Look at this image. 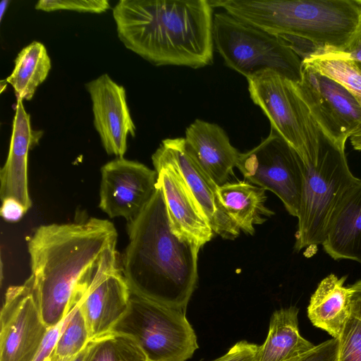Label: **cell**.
<instances>
[{"label":"cell","mask_w":361,"mask_h":361,"mask_svg":"<svg viewBox=\"0 0 361 361\" xmlns=\"http://www.w3.org/2000/svg\"><path fill=\"white\" fill-rule=\"evenodd\" d=\"M109 220L95 217L37 227L27 240L30 279L42 318L49 328L78 301L86 278L104 254L116 246Z\"/></svg>","instance_id":"6da1fadb"},{"label":"cell","mask_w":361,"mask_h":361,"mask_svg":"<svg viewBox=\"0 0 361 361\" xmlns=\"http://www.w3.org/2000/svg\"><path fill=\"white\" fill-rule=\"evenodd\" d=\"M112 13L120 41L154 66L200 68L213 62L209 0H120Z\"/></svg>","instance_id":"7a4b0ae2"},{"label":"cell","mask_w":361,"mask_h":361,"mask_svg":"<svg viewBox=\"0 0 361 361\" xmlns=\"http://www.w3.org/2000/svg\"><path fill=\"white\" fill-rule=\"evenodd\" d=\"M121 270L130 292L186 312L197 281L200 247L171 230L161 190L127 222Z\"/></svg>","instance_id":"3957f363"},{"label":"cell","mask_w":361,"mask_h":361,"mask_svg":"<svg viewBox=\"0 0 361 361\" xmlns=\"http://www.w3.org/2000/svg\"><path fill=\"white\" fill-rule=\"evenodd\" d=\"M233 17L284 40L301 58L361 49L357 0L209 1Z\"/></svg>","instance_id":"277c9868"},{"label":"cell","mask_w":361,"mask_h":361,"mask_svg":"<svg viewBox=\"0 0 361 361\" xmlns=\"http://www.w3.org/2000/svg\"><path fill=\"white\" fill-rule=\"evenodd\" d=\"M298 155L303 189L295 233L298 252L322 244L336 205L357 180L348 167L345 146L336 144L322 132L317 149Z\"/></svg>","instance_id":"5b68a950"},{"label":"cell","mask_w":361,"mask_h":361,"mask_svg":"<svg viewBox=\"0 0 361 361\" xmlns=\"http://www.w3.org/2000/svg\"><path fill=\"white\" fill-rule=\"evenodd\" d=\"M213 39L225 64L246 79L273 71L300 81L302 60L284 40L226 11L214 15Z\"/></svg>","instance_id":"8992f818"},{"label":"cell","mask_w":361,"mask_h":361,"mask_svg":"<svg viewBox=\"0 0 361 361\" xmlns=\"http://www.w3.org/2000/svg\"><path fill=\"white\" fill-rule=\"evenodd\" d=\"M111 331L132 336L149 361H186L198 348L185 312L132 292L126 312Z\"/></svg>","instance_id":"52a82bcc"},{"label":"cell","mask_w":361,"mask_h":361,"mask_svg":"<svg viewBox=\"0 0 361 361\" xmlns=\"http://www.w3.org/2000/svg\"><path fill=\"white\" fill-rule=\"evenodd\" d=\"M247 80L250 98L268 118L271 128L298 154L319 147L321 129L299 96L295 82L273 71Z\"/></svg>","instance_id":"ba28073f"},{"label":"cell","mask_w":361,"mask_h":361,"mask_svg":"<svg viewBox=\"0 0 361 361\" xmlns=\"http://www.w3.org/2000/svg\"><path fill=\"white\" fill-rule=\"evenodd\" d=\"M236 168L247 181L274 193L298 217L303 189L301 159L275 130L271 128L258 145L240 152Z\"/></svg>","instance_id":"9c48e42d"},{"label":"cell","mask_w":361,"mask_h":361,"mask_svg":"<svg viewBox=\"0 0 361 361\" xmlns=\"http://www.w3.org/2000/svg\"><path fill=\"white\" fill-rule=\"evenodd\" d=\"M296 90L322 132L337 145L345 146L361 128V106L340 83L302 63Z\"/></svg>","instance_id":"30bf717a"},{"label":"cell","mask_w":361,"mask_h":361,"mask_svg":"<svg viewBox=\"0 0 361 361\" xmlns=\"http://www.w3.org/2000/svg\"><path fill=\"white\" fill-rule=\"evenodd\" d=\"M0 322V361H33L49 327L42 318L30 277L8 288Z\"/></svg>","instance_id":"8fae6325"},{"label":"cell","mask_w":361,"mask_h":361,"mask_svg":"<svg viewBox=\"0 0 361 361\" xmlns=\"http://www.w3.org/2000/svg\"><path fill=\"white\" fill-rule=\"evenodd\" d=\"M130 297L118 254L113 247L102 257L79 299L90 340L112 330L126 312Z\"/></svg>","instance_id":"7c38bea8"},{"label":"cell","mask_w":361,"mask_h":361,"mask_svg":"<svg viewBox=\"0 0 361 361\" xmlns=\"http://www.w3.org/2000/svg\"><path fill=\"white\" fill-rule=\"evenodd\" d=\"M157 189V173L137 161L116 157L101 168L99 207L126 222L147 206Z\"/></svg>","instance_id":"4fadbf2b"},{"label":"cell","mask_w":361,"mask_h":361,"mask_svg":"<svg viewBox=\"0 0 361 361\" xmlns=\"http://www.w3.org/2000/svg\"><path fill=\"white\" fill-rule=\"evenodd\" d=\"M152 161L172 231L180 239L202 247L215 233L178 169L161 145L152 154Z\"/></svg>","instance_id":"5bb4252c"},{"label":"cell","mask_w":361,"mask_h":361,"mask_svg":"<svg viewBox=\"0 0 361 361\" xmlns=\"http://www.w3.org/2000/svg\"><path fill=\"white\" fill-rule=\"evenodd\" d=\"M85 88L92 101L93 124L104 150L123 157L128 136L135 137L136 133L125 88L106 73L86 83Z\"/></svg>","instance_id":"9a60e30c"},{"label":"cell","mask_w":361,"mask_h":361,"mask_svg":"<svg viewBox=\"0 0 361 361\" xmlns=\"http://www.w3.org/2000/svg\"><path fill=\"white\" fill-rule=\"evenodd\" d=\"M160 145L174 161L214 233L224 239L237 238L240 231L220 207L217 185L200 167L185 138H167Z\"/></svg>","instance_id":"2e32d148"},{"label":"cell","mask_w":361,"mask_h":361,"mask_svg":"<svg viewBox=\"0 0 361 361\" xmlns=\"http://www.w3.org/2000/svg\"><path fill=\"white\" fill-rule=\"evenodd\" d=\"M16 99L8 153L0 170V198H14L29 210L32 202L28 188V154L39 145L44 132L32 128L23 100Z\"/></svg>","instance_id":"e0dca14e"},{"label":"cell","mask_w":361,"mask_h":361,"mask_svg":"<svg viewBox=\"0 0 361 361\" xmlns=\"http://www.w3.org/2000/svg\"><path fill=\"white\" fill-rule=\"evenodd\" d=\"M184 138L200 167L217 186L230 182L240 152L221 126L196 119L186 128Z\"/></svg>","instance_id":"ac0fdd59"},{"label":"cell","mask_w":361,"mask_h":361,"mask_svg":"<svg viewBox=\"0 0 361 361\" xmlns=\"http://www.w3.org/2000/svg\"><path fill=\"white\" fill-rule=\"evenodd\" d=\"M322 245L335 260L350 259L361 264V178L338 200Z\"/></svg>","instance_id":"d6986e66"},{"label":"cell","mask_w":361,"mask_h":361,"mask_svg":"<svg viewBox=\"0 0 361 361\" xmlns=\"http://www.w3.org/2000/svg\"><path fill=\"white\" fill-rule=\"evenodd\" d=\"M345 276L331 274L318 285L307 307L311 323L338 339L351 317V287H346Z\"/></svg>","instance_id":"ffe728a7"},{"label":"cell","mask_w":361,"mask_h":361,"mask_svg":"<svg viewBox=\"0 0 361 361\" xmlns=\"http://www.w3.org/2000/svg\"><path fill=\"white\" fill-rule=\"evenodd\" d=\"M216 196L221 209L245 233L253 235L255 225L262 224L274 214L265 205V190L247 180L217 186Z\"/></svg>","instance_id":"44dd1931"},{"label":"cell","mask_w":361,"mask_h":361,"mask_svg":"<svg viewBox=\"0 0 361 361\" xmlns=\"http://www.w3.org/2000/svg\"><path fill=\"white\" fill-rule=\"evenodd\" d=\"M298 312L295 306L274 312L266 340L259 345V361H288L315 346L300 335Z\"/></svg>","instance_id":"7402d4cb"},{"label":"cell","mask_w":361,"mask_h":361,"mask_svg":"<svg viewBox=\"0 0 361 361\" xmlns=\"http://www.w3.org/2000/svg\"><path fill=\"white\" fill-rule=\"evenodd\" d=\"M51 67V59L42 43L34 41L22 49L14 60L13 71L6 79L13 87L16 99H32Z\"/></svg>","instance_id":"603a6c76"},{"label":"cell","mask_w":361,"mask_h":361,"mask_svg":"<svg viewBox=\"0 0 361 361\" xmlns=\"http://www.w3.org/2000/svg\"><path fill=\"white\" fill-rule=\"evenodd\" d=\"M82 361L149 360L132 336L111 331L88 341Z\"/></svg>","instance_id":"cb8c5ba5"},{"label":"cell","mask_w":361,"mask_h":361,"mask_svg":"<svg viewBox=\"0 0 361 361\" xmlns=\"http://www.w3.org/2000/svg\"><path fill=\"white\" fill-rule=\"evenodd\" d=\"M344 87L361 106V69L357 63L343 54L310 56L302 61Z\"/></svg>","instance_id":"d4e9b609"},{"label":"cell","mask_w":361,"mask_h":361,"mask_svg":"<svg viewBox=\"0 0 361 361\" xmlns=\"http://www.w3.org/2000/svg\"><path fill=\"white\" fill-rule=\"evenodd\" d=\"M82 293L66 315L51 361L68 360L82 351L90 341L87 325L79 307V299Z\"/></svg>","instance_id":"484cf974"},{"label":"cell","mask_w":361,"mask_h":361,"mask_svg":"<svg viewBox=\"0 0 361 361\" xmlns=\"http://www.w3.org/2000/svg\"><path fill=\"white\" fill-rule=\"evenodd\" d=\"M338 340L337 361H361V320L348 321Z\"/></svg>","instance_id":"4316f807"},{"label":"cell","mask_w":361,"mask_h":361,"mask_svg":"<svg viewBox=\"0 0 361 361\" xmlns=\"http://www.w3.org/2000/svg\"><path fill=\"white\" fill-rule=\"evenodd\" d=\"M35 8L46 12L66 10L101 13L109 10L110 4L107 0H40Z\"/></svg>","instance_id":"83f0119b"},{"label":"cell","mask_w":361,"mask_h":361,"mask_svg":"<svg viewBox=\"0 0 361 361\" xmlns=\"http://www.w3.org/2000/svg\"><path fill=\"white\" fill-rule=\"evenodd\" d=\"M338 340L332 338L316 345L312 350L288 361H337Z\"/></svg>","instance_id":"f1b7e54d"},{"label":"cell","mask_w":361,"mask_h":361,"mask_svg":"<svg viewBox=\"0 0 361 361\" xmlns=\"http://www.w3.org/2000/svg\"><path fill=\"white\" fill-rule=\"evenodd\" d=\"M259 345L241 341L221 357L212 361H259Z\"/></svg>","instance_id":"f546056e"},{"label":"cell","mask_w":361,"mask_h":361,"mask_svg":"<svg viewBox=\"0 0 361 361\" xmlns=\"http://www.w3.org/2000/svg\"><path fill=\"white\" fill-rule=\"evenodd\" d=\"M65 317L57 324L49 327L33 361H51L52 355L61 335Z\"/></svg>","instance_id":"4dcf8cb0"},{"label":"cell","mask_w":361,"mask_h":361,"mask_svg":"<svg viewBox=\"0 0 361 361\" xmlns=\"http://www.w3.org/2000/svg\"><path fill=\"white\" fill-rule=\"evenodd\" d=\"M27 211L19 201L9 197L2 200L0 214L4 220L16 222L21 219Z\"/></svg>","instance_id":"1f68e13d"},{"label":"cell","mask_w":361,"mask_h":361,"mask_svg":"<svg viewBox=\"0 0 361 361\" xmlns=\"http://www.w3.org/2000/svg\"><path fill=\"white\" fill-rule=\"evenodd\" d=\"M351 296V316L361 320V279L350 286Z\"/></svg>","instance_id":"d6a6232c"},{"label":"cell","mask_w":361,"mask_h":361,"mask_svg":"<svg viewBox=\"0 0 361 361\" xmlns=\"http://www.w3.org/2000/svg\"><path fill=\"white\" fill-rule=\"evenodd\" d=\"M350 140L353 147L361 151V128L350 135Z\"/></svg>","instance_id":"836d02e7"},{"label":"cell","mask_w":361,"mask_h":361,"mask_svg":"<svg viewBox=\"0 0 361 361\" xmlns=\"http://www.w3.org/2000/svg\"><path fill=\"white\" fill-rule=\"evenodd\" d=\"M346 57L351 59L356 62L361 63V49L350 54H343Z\"/></svg>","instance_id":"e575fe53"},{"label":"cell","mask_w":361,"mask_h":361,"mask_svg":"<svg viewBox=\"0 0 361 361\" xmlns=\"http://www.w3.org/2000/svg\"><path fill=\"white\" fill-rule=\"evenodd\" d=\"M9 3H10V1H8V0H4V1H1L0 3V21L1 22L4 18V15L7 9V7H8Z\"/></svg>","instance_id":"d590c367"},{"label":"cell","mask_w":361,"mask_h":361,"mask_svg":"<svg viewBox=\"0 0 361 361\" xmlns=\"http://www.w3.org/2000/svg\"><path fill=\"white\" fill-rule=\"evenodd\" d=\"M85 348L78 354L75 355L67 361H82L84 357Z\"/></svg>","instance_id":"8d00e7d4"},{"label":"cell","mask_w":361,"mask_h":361,"mask_svg":"<svg viewBox=\"0 0 361 361\" xmlns=\"http://www.w3.org/2000/svg\"><path fill=\"white\" fill-rule=\"evenodd\" d=\"M3 82H4L3 80H1V82H0L1 83V88H0L1 89V92H2L4 91V87H6V85H7L6 84L8 83L6 80H4V83H3Z\"/></svg>","instance_id":"74e56055"},{"label":"cell","mask_w":361,"mask_h":361,"mask_svg":"<svg viewBox=\"0 0 361 361\" xmlns=\"http://www.w3.org/2000/svg\"><path fill=\"white\" fill-rule=\"evenodd\" d=\"M357 64H358L359 67H360V69H361V63H358V62H357Z\"/></svg>","instance_id":"f35d334b"},{"label":"cell","mask_w":361,"mask_h":361,"mask_svg":"<svg viewBox=\"0 0 361 361\" xmlns=\"http://www.w3.org/2000/svg\"><path fill=\"white\" fill-rule=\"evenodd\" d=\"M357 1L361 5V0H357Z\"/></svg>","instance_id":"ab89813d"}]
</instances>
